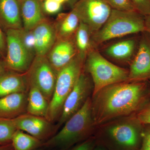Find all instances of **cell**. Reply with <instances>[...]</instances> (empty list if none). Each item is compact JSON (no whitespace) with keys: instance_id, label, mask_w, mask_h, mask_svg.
Wrapping results in <instances>:
<instances>
[{"instance_id":"6da1fadb","label":"cell","mask_w":150,"mask_h":150,"mask_svg":"<svg viewBox=\"0 0 150 150\" xmlns=\"http://www.w3.org/2000/svg\"><path fill=\"white\" fill-rule=\"evenodd\" d=\"M150 96L144 82H123L103 88L91 97L95 126L135 114L149 100Z\"/></svg>"},{"instance_id":"7a4b0ae2","label":"cell","mask_w":150,"mask_h":150,"mask_svg":"<svg viewBox=\"0 0 150 150\" xmlns=\"http://www.w3.org/2000/svg\"><path fill=\"white\" fill-rule=\"evenodd\" d=\"M135 114L98 126L94 135L96 145L107 150H139L144 125L137 119Z\"/></svg>"},{"instance_id":"3957f363","label":"cell","mask_w":150,"mask_h":150,"mask_svg":"<svg viewBox=\"0 0 150 150\" xmlns=\"http://www.w3.org/2000/svg\"><path fill=\"white\" fill-rule=\"evenodd\" d=\"M91 97L89 98L80 110L64 124L59 132L43 142L42 147L67 150L94 136L96 127L92 114Z\"/></svg>"},{"instance_id":"277c9868","label":"cell","mask_w":150,"mask_h":150,"mask_svg":"<svg viewBox=\"0 0 150 150\" xmlns=\"http://www.w3.org/2000/svg\"><path fill=\"white\" fill-rule=\"evenodd\" d=\"M145 31V16L137 11L112 9L105 23L91 35L92 47L96 48L108 40Z\"/></svg>"},{"instance_id":"5b68a950","label":"cell","mask_w":150,"mask_h":150,"mask_svg":"<svg viewBox=\"0 0 150 150\" xmlns=\"http://www.w3.org/2000/svg\"><path fill=\"white\" fill-rule=\"evenodd\" d=\"M85 60L77 55L57 73L53 96L46 118L51 123L59 120L65 100L83 71Z\"/></svg>"},{"instance_id":"8992f818","label":"cell","mask_w":150,"mask_h":150,"mask_svg":"<svg viewBox=\"0 0 150 150\" xmlns=\"http://www.w3.org/2000/svg\"><path fill=\"white\" fill-rule=\"evenodd\" d=\"M84 69L93 83L92 95L107 86L128 81L129 78V70L109 62L96 48H92L88 54Z\"/></svg>"},{"instance_id":"52a82bcc","label":"cell","mask_w":150,"mask_h":150,"mask_svg":"<svg viewBox=\"0 0 150 150\" xmlns=\"http://www.w3.org/2000/svg\"><path fill=\"white\" fill-rule=\"evenodd\" d=\"M20 30H6V53L3 62L6 69L25 73L29 69L35 56L25 46Z\"/></svg>"},{"instance_id":"ba28073f","label":"cell","mask_w":150,"mask_h":150,"mask_svg":"<svg viewBox=\"0 0 150 150\" xmlns=\"http://www.w3.org/2000/svg\"><path fill=\"white\" fill-rule=\"evenodd\" d=\"M93 84L91 78L84 71L81 73L72 90L65 100L61 116L56 125L59 129L79 111L92 96Z\"/></svg>"},{"instance_id":"9c48e42d","label":"cell","mask_w":150,"mask_h":150,"mask_svg":"<svg viewBox=\"0 0 150 150\" xmlns=\"http://www.w3.org/2000/svg\"><path fill=\"white\" fill-rule=\"evenodd\" d=\"M26 74L28 83L37 87L50 102L55 88L57 73L46 56H35Z\"/></svg>"},{"instance_id":"30bf717a","label":"cell","mask_w":150,"mask_h":150,"mask_svg":"<svg viewBox=\"0 0 150 150\" xmlns=\"http://www.w3.org/2000/svg\"><path fill=\"white\" fill-rule=\"evenodd\" d=\"M112 9L104 0H80L72 8L80 21L88 27L91 35L105 23Z\"/></svg>"},{"instance_id":"8fae6325","label":"cell","mask_w":150,"mask_h":150,"mask_svg":"<svg viewBox=\"0 0 150 150\" xmlns=\"http://www.w3.org/2000/svg\"><path fill=\"white\" fill-rule=\"evenodd\" d=\"M17 129L21 130L43 142L56 133V126L45 117L26 113L13 119Z\"/></svg>"},{"instance_id":"7c38bea8","label":"cell","mask_w":150,"mask_h":150,"mask_svg":"<svg viewBox=\"0 0 150 150\" xmlns=\"http://www.w3.org/2000/svg\"><path fill=\"white\" fill-rule=\"evenodd\" d=\"M128 82H139L150 79V35L140 40L137 54L130 64Z\"/></svg>"},{"instance_id":"4fadbf2b","label":"cell","mask_w":150,"mask_h":150,"mask_svg":"<svg viewBox=\"0 0 150 150\" xmlns=\"http://www.w3.org/2000/svg\"><path fill=\"white\" fill-rule=\"evenodd\" d=\"M77 54L73 38H57L46 57L56 73H58Z\"/></svg>"},{"instance_id":"5bb4252c","label":"cell","mask_w":150,"mask_h":150,"mask_svg":"<svg viewBox=\"0 0 150 150\" xmlns=\"http://www.w3.org/2000/svg\"><path fill=\"white\" fill-rule=\"evenodd\" d=\"M32 31L35 41V56H46L57 39L54 23L46 19Z\"/></svg>"},{"instance_id":"9a60e30c","label":"cell","mask_w":150,"mask_h":150,"mask_svg":"<svg viewBox=\"0 0 150 150\" xmlns=\"http://www.w3.org/2000/svg\"><path fill=\"white\" fill-rule=\"evenodd\" d=\"M28 92L12 94L1 98L0 118L13 119L26 113Z\"/></svg>"},{"instance_id":"2e32d148","label":"cell","mask_w":150,"mask_h":150,"mask_svg":"<svg viewBox=\"0 0 150 150\" xmlns=\"http://www.w3.org/2000/svg\"><path fill=\"white\" fill-rule=\"evenodd\" d=\"M28 89L26 73L6 70L0 75V98L12 94L27 93Z\"/></svg>"},{"instance_id":"e0dca14e","label":"cell","mask_w":150,"mask_h":150,"mask_svg":"<svg viewBox=\"0 0 150 150\" xmlns=\"http://www.w3.org/2000/svg\"><path fill=\"white\" fill-rule=\"evenodd\" d=\"M0 25L6 31L23 28L20 0H0Z\"/></svg>"},{"instance_id":"ac0fdd59","label":"cell","mask_w":150,"mask_h":150,"mask_svg":"<svg viewBox=\"0 0 150 150\" xmlns=\"http://www.w3.org/2000/svg\"><path fill=\"white\" fill-rule=\"evenodd\" d=\"M23 28L31 30L46 19L40 0H20Z\"/></svg>"},{"instance_id":"d6986e66","label":"cell","mask_w":150,"mask_h":150,"mask_svg":"<svg viewBox=\"0 0 150 150\" xmlns=\"http://www.w3.org/2000/svg\"><path fill=\"white\" fill-rule=\"evenodd\" d=\"M136 46V40L128 38L108 46L105 49L104 53L109 58L117 62L128 63L134 56Z\"/></svg>"},{"instance_id":"ffe728a7","label":"cell","mask_w":150,"mask_h":150,"mask_svg":"<svg viewBox=\"0 0 150 150\" xmlns=\"http://www.w3.org/2000/svg\"><path fill=\"white\" fill-rule=\"evenodd\" d=\"M80 22L77 15L73 10L67 13L59 14L54 23L57 38H73Z\"/></svg>"},{"instance_id":"44dd1931","label":"cell","mask_w":150,"mask_h":150,"mask_svg":"<svg viewBox=\"0 0 150 150\" xmlns=\"http://www.w3.org/2000/svg\"><path fill=\"white\" fill-rule=\"evenodd\" d=\"M49 103L40 90L34 85L29 83L27 113L46 118Z\"/></svg>"},{"instance_id":"7402d4cb","label":"cell","mask_w":150,"mask_h":150,"mask_svg":"<svg viewBox=\"0 0 150 150\" xmlns=\"http://www.w3.org/2000/svg\"><path fill=\"white\" fill-rule=\"evenodd\" d=\"M91 36L88 27L80 21L73 39L78 55L84 60L89 51L93 48L91 46Z\"/></svg>"},{"instance_id":"603a6c76","label":"cell","mask_w":150,"mask_h":150,"mask_svg":"<svg viewBox=\"0 0 150 150\" xmlns=\"http://www.w3.org/2000/svg\"><path fill=\"white\" fill-rule=\"evenodd\" d=\"M43 142L21 130L17 129L12 137L13 150H36L42 147Z\"/></svg>"},{"instance_id":"cb8c5ba5","label":"cell","mask_w":150,"mask_h":150,"mask_svg":"<svg viewBox=\"0 0 150 150\" xmlns=\"http://www.w3.org/2000/svg\"><path fill=\"white\" fill-rule=\"evenodd\" d=\"M17 129L12 119L0 118V145L11 144Z\"/></svg>"},{"instance_id":"d4e9b609","label":"cell","mask_w":150,"mask_h":150,"mask_svg":"<svg viewBox=\"0 0 150 150\" xmlns=\"http://www.w3.org/2000/svg\"><path fill=\"white\" fill-rule=\"evenodd\" d=\"M112 9L121 11H136L131 0H104Z\"/></svg>"},{"instance_id":"484cf974","label":"cell","mask_w":150,"mask_h":150,"mask_svg":"<svg viewBox=\"0 0 150 150\" xmlns=\"http://www.w3.org/2000/svg\"><path fill=\"white\" fill-rule=\"evenodd\" d=\"M20 31L25 46L31 54L35 56V41L32 30H26L23 28L20 30Z\"/></svg>"},{"instance_id":"4316f807","label":"cell","mask_w":150,"mask_h":150,"mask_svg":"<svg viewBox=\"0 0 150 150\" xmlns=\"http://www.w3.org/2000/svg\"><path fill=\"white\" fill-rule=\"evenodd\" d=\"M137 119L143 125H150V99L135 114Z\"/></svg>"},{"instance_id":"83f0119b","label":"cell","mask_w":150,"mask_h":150,"mask_svg":"<svg viewBox=\"0 0 150 150\" xmlns=\"http://www.w3.org/2000/svg\"><path fill=\"white\" fill-rule=\"evenodd\" d=\"M137 12L146 16L150 14V0H131Z\"/></svg>"},{"instance_id":"f1b7e54d","label":"cell","mask_w":150,"mask_h":150,"mask_svg":"<svg viewBox=\"0 0 150 150\" xmlns=\"http://www.w3.org/2000/svg\"><path fill=\"white\" fill-rule=\"evenodd\" d=\"M96 146V140L93 136L67 150H93Z\"/></svg>"},{"instance_id":"f546056e","label":"cell","mask_w":150,"mask_h":150,"mask_svg":"<svg viewBox=\"0 0 150 150\" xmlns=\"http://www.w3.org/2000/svg\"><path fill=\"white\" fill-rule=\"evenodd\" d=\"M62 5L54 0H45L43 8L47 13L53 14L59 12L62 8Z\"/></svg>"},{"instance_id":"4dcf8cb0","label":"cell","mask_w":150,"mask_h":150,"mask_svg":"<svg viewBox=\"0 0 150 150\" xmlns=\"http://www.w3.org/2000/svg\"><path fill=\"white\" fill-rule=\"evenodd\" d=\"M139 150H150V125H144L142 143Z\"/></svg>"},{"instance_id":"1f68e13d","label":"cell","mask_w":150,"mask_h":150,"mask_svg":"<svg viewBox=\"0 0 150 150\" xmlns=\"http://www.w3.org/2000/svg\"><path fill=\"white\" fill-rule=\"evenodd\" d=\"M6 53V34H4L0 25V57L4 59Z\"/></svg>"},{"instance_id":"d6a6232c","label":"cell","mask_w":150,"mask_h":150,"mask_svg":"<svg viewBox=\"0 0 150 150\" xmlns=\"http://www.w3.org/2000/svg\"><path fill=\"white\" fill-rule=\"evenodd\" d=\"M145 25L146 28V32L150 35V14L145 16Z\"/></svg>"},{"instance_id":"836d02e7","label":"cell","mask_w":150,"mask_h":150,"mask_svg":"<svg viewBox=\"0 0 150 150\" xmlns=\"http://www.w3.org/2000/svg\"><path fill=\"white\" fill-rule=\"evenodd\" d=\"M0 150H13L11 144H8L0 145Z\"/></svg>"},{"instance_id":"e575fe53","label":"cell","mask_w":150,"mask_h":150,"mask_svg":"<svg viewBox=\"0 0 150 150\" xmlns=\"http://www.w3.org/2000/svg\"><path fill=\"white\" fill-rule=\"evenodd\" d=\"M6 69L4 64V62H2L0 60V75L2 74Z\"/></svg>"},{"instance_id":"d590c367","label":"cell","mask_w":150,"mask_h":150,"mask_svg":"<svg viewBox=\"0 0 150 150\" xmlns=\"http://www.w3.org/2000/svg\"><path fill=\"white\" fill-rule=\"evenodd\" d=\"M93 150H107L105 148L99 146V145H96V146L95 147Z\"/></svg>"},{"instance_id":"8d00e7d4","label":"cell","mask_w":150,"mask_h":150,"mask_svg":"<svg viewBox=\"0 0 150 150\" xmlns=\"http://www.w3.org/2000/svg\"><path fill=\"white\" fill-rule=\"evenodd\" d=\"M80 0H69V2L70 3V5L72 7H73L75 4L78 2Z\"/></svg>"},{"instance_id":"74e56055","label":"cell","mask_w":150,"mask_h":150,"mask_svg":"<svg viewBox=\"0 0 150 150\" xmlns=\"http://www.w3.org/2000/svg\"><path fill=\"white\" fill-rule=\"evenodd\" d=\"M54 1L62 4H64L65 3L69 2V0H54Z\"/></svg>"},{"instance_id":"f35d334b","label":"cell","mask_w":150,"mask_h":150,"mask_svg":"<svg viewBox=\"0 0 150 150\" xmlns=\"http://www.w3.org/2000/svg\"><path fill=\"white\" fill-rule=\"evenodd\" d=\"M38 150V149L37 150Z\"/></svg>"}]
</instances>
